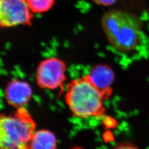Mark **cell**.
Here are the masks:
<instances>
[{"instance_id": "30bf717a", "label": "cell", "mask_w": 149, "mask_h": 149, "mask_svg": "<svg viewBox=\"0 0 149 149\" xmlns=\"http://www.w3.org/2000/svg\"><path fill=\"white\" fill-rule=\"evenodd\" d=\"M113 149H140L136 145L130 142H122L118 144Z\"/></svg>"}, {"instance_id": "ba28073f", "label": "cell", "mask_w": 149, "mask_h": 149, "mask_svg": "<svg viewBox=\"0 0 149 149\" xmlns=\"http://www.w3.org/2000/svg\"><path fill=\"white\" fill-rule=\"evenodd\" d=\"M56 147L55 135L47 129L36 130L29 144L30 149H56Z\"/></svg>"}, {"instance_id": "8992f818", "label": "cell", "mask_w": 149, "mask_h": 149, "mask_svg": "<svg viewBox=\"0 0 149 149\" xmlns=\"http://www.w3.org/2000/svg\"><path fill=\"white\" fill-rule=\"evenodd\" d=\"M32 93V89L28 84L16 80L7 86L6 90V98L10 105L20 108L29 101Z\"/></svg>"}, {"instance_id": "6da1fadb", "label": "cell", "mask_w": 149, "mask_h": 149, "mask_svg": "<svg viewBox=\"0 0 149 149\" xmlns=\"http://www.w3.org/2000/svg\"><path fill=\"white\" fill-rule=\"evenodd\" d=\"M102 24L109 42L120 52H133L143 38L139 19L127 12L117 10L107 12L103 16Z\"/></svg>"}, {"instance_id": "7a4b0ae2", "label": "cell", "mask_w": 149, "mask_h": 149, "mask_svg": "<svg viewBox=\"0 0 149 149\" xmlns=\"http://www.w3.org/2000/svg\"><path fill=\"white\" fill-rule=\"evenodd\" d=\"M104 99L87 76L71 81L65 95V101L73 115L84 119L103 116Z\"/></svg>"}, {"instance_id": "277c9868", "label": "cell", "mask_w": 149, "mask_h": 149, "mask_svg": "<svg viewBox=\"0 0 149 149\" xmlns=\"http://www.w3.org/2000/svg\"><path fill=\"white\" fill-rule=\"evenodd\" d=\"M32 19L26 0H0V27L29 25Z\"/></svg>"}, {"instance_id": "9c48e42d", "label": "cell", "mask_w": 149, "mask_h": 149, "mask_svg": "<svg viewBox=\"0 0 149 149\" xmlns=\"http://www.w3.org/2000/svg\"><path fill=\"white\" fill-rule=\"evenodd\" d=\"M29 8L34 13H43L49 10L55 0H26Z\"/></svg>"}, {"instance_id": "5b68a950", "label": "cell", "mask_w": 149, "mask_h": 149, "mask_svg": "<svg viewBox=\"0 0 149 149\" xmlns=\"http://www.w3.org/2000/svg\"><path fill=\"white\" fill-rule=\"evenodd\" d=\"M65 71L66 66L60 59L53 58L44 60L37 72L38 85L50 90L58 88L65 80Z\"/></svg>"}, {"instance_id": "52a82bcc", "label": "cell", "mask_w": 149, "mask_h": 149, "mask_svg": "<svg viewBox=\"0 0 149 149\" xmlns=\"http://www.w3.org/2000/svg\"><path fill=\"white\" fill-rule=\"evenodd\" d=\"M87 76L101 92L105 98L111 94L114 76L110 68L105 65H97L91 70Z\"/></svg>"}, {"instance_id": "8fae6325", "label": "cell", "mask_w": 149, "mask_h": 149, "mask_svg": "<svg viewBox=\"0 0 149 149\" xmlns=\"http://www.w3.org/2000/svg\"><path fill=\"white\" fill-rule=\"evenodd\" d=\"M97 3L103 6H109L114 4L117 0H93Z\"/></svg>"}, {"instance_id": "3957f363", "label": "cell", "mask_w": 149, "mask_h": 149, "mask_svg": "<svg viewBox=\"0 0 149 149\" xmlns=\"http://www.w3.org/2000/svg\"><path fill=\"white\" fill-rule=\"evenodd\" d=\"M36 124L23 108L10 114H0V149H30Z\"/></svg>"}, {"instance_id": "7c38bea8", "label": "cell", "mask_w": 149, "mask_h": 149, "mask_svg": "<svg viewBox=\"0 0 149 149\" xmlns=\"http://www.w3.org/2000/svg\"><path fill=\"white\" fill-rule=\"evenodd\" d=\"M71 149H84L83 148H82V147H80V146H76V147H74V148H71Z\"/></svg>"}]
</instances>
